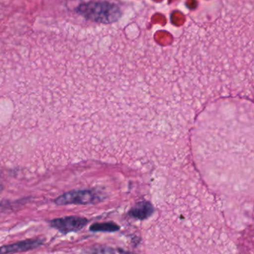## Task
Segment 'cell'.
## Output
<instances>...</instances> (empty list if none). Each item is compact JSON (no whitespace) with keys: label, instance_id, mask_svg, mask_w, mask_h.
Listing matches in <instances>:
<instances>
[{"label":"cell","instance_id":"cell-4","mask_svg":"<svg viewBox=\"0 0 254 254\" xmlns=\"http://www.w3.org/2000/svg\"><path fill=\"white\" fill-rule=\"evenodd\" d=\"M44 239L41 238L37 239H26L16 243L3 245L0 247V254H11L16 253L26 252L31 250L36 249L44 245Z\"/></svg>","mask_w":254,"mask_h":254},{"label":"cell","instance_id":"cell-1","mask_svg":"<svg viewBox=\"0 0 254 254\" xmlns=\"http://www.w3.org/2000/svg\"><path fill=\"white\" fill-rule=\"evenodd\" d=\"M75 11L87 20L102 24L116 23L123 14L121 7L108 2H83Z\"/></svg>","mask_w":254,"mask_h":254},{"label":"cell","instance_id":"cell-7","mask_svg":"<svg viewBox=\"0 0 254 254\" xmlns=\"http://www.w3.org/2000/svg\"><path fill=\"white\" fill-rule=\"evenodd\" d=\"M91 254H116L114 248L105 245H97L90 248Z\"/></svg>","mask_w":254,"mask_h":254},{"label":"cell","instance_id":"cell-6","mask_svg":"<svg viewBox=\"0 0 254 254\" xmlns=\"http://www.w3.org/2000/svg\"><path fill=\"white\" fill-rule=\"evenodd\" d=\"M120 226L114 222L95 223L90 227V230L94 233H114L120 230Z\"/></svg>","mask_w":254,"mask_h":254},{"label":"cell","instance_id":"cell-3","mask_svg":"<svg viewBox=\"0 0 254 254\" xmlns=\"http://www.w3.org/2000/svg\"><path fill=\"white\" fill-rule=\"evenodd\" d=\"M88 222L89 220L86 218L71 215L51 220L50 221V225L53 228L59 230L62 234L66 235L80 231L86 227Z\"/></svg>","mask_w":254,"mask_h":254},{"label":"cell","instance_id":"cell-8","mask_svg":"<svg viewBox=\"0 0 254 254\" xmlns=\"http://www.w3.org/2000/svg\"><path fill=\"white\" fill-rule=\"evenodd\" d=\"M2 186L1 185V184H0V192H1V191H2Z\"/></svg>","mask_w":254,"mask_h":254},{"label":"cell","instance_id":"cell-5","mask_svg":"<svg viewBox=\"0 0 254 254\" xmlns=\"http://www.w3.org/2000/svg\"><path fill=\"white\" fill-rule=\"evenodd\" d=\"M154 212V206L151 202L148 201V200H142V201L136 203L129 210L128 215L135 219L143 221V220L150 218Z\"/></svg>","mask_w":254,"mask_h":254},{"label":"cell","instance_id":"cell-2","mask_svg":"<svg viewBox=\"0 0 254 254\" xmlns=\"http://www.w3.org/2000/svg\"><path fill=\"white\" fill-rule=\"evenodd\" d=\"M101 200L100 195L96 191L90 190H72L64 193L55 199L59 206L64 205H88L97 203Z\"/></svg>","mask_w":254,"mask_h":254}]
</instances>
